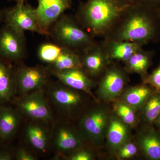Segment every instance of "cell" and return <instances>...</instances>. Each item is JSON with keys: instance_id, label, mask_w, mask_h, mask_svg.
<instances>
[{"instance_id": "6da1fadb", "label": "cell", "mask_w": 160, "mask_h": 160, "mask_svg": "<svg viewBox=\"0 0 160 160\" xmlns=\"http://www.w3.org/2000/svg\"><path fill=\"white\" fill-rule=\"evenodd\" d=\"M103 39L127 41L142 46L160 40L158 9L138 2L132 3L114 28Z\"/></svg>"}, {"instance_id": "7a4b0ae2", "label": "cell", "mask_w": 160, "mask_h": 160, "mask_svg": "<svg viewBox=\"0 0 160 160\" xmlns=\"http://www.w3.org/2000/svg\"><path fill=\"white\" fill-rule=\"evenodd\" d=\"M129 0H87L80 2L75 17L94 38H106L132 4Z\"/></svg>"}, {"instance_id": "3957f363", "label": "cell", "mask_w": 160, "mask_h": 160, "mask_svg": "<svg viewBox=\"0 0 160 160\" xmlns=\"http://www.w3.org/2000/svg\"><path fill=\"white\" fill-rule=\"evenodd\" d=\"M63 48L79 53L97 42L81 26L75 16L64 14L52 26L49 36Z\"/></svg>"}, {"instance_id": "277c9868", "label": "cell", "mask_w": 160, "mask_h": 160, "mask_svg": "<svg viewBox=\"0 0 160 160\" xmlns=\"http://www.w3.org/2000/svg\"><path fill=\"white\" fill-rule=\"evenodd\" d=\"M44 90L40 89L15 97L12 102L20 113L32 121L49 125L53 122L54 118Z\"/></svg>"}, {"instance_id": "5b68a950", "label": "cell", "mask_w": 160, "mask_h": 160, "mask_svg": "<svg viewBox=\"0 0 160 160\" xmlns=\"http://www.w3.org/2000/svg\"><path fill=\"white\" fill-rule=\"evenodd\" d=\"M27 54L25 32L4 24L0 27V57L18 64L22 62Z\"/></svg>"}, {"instance_id": "8992f818", "label": "cell", "mask_w": 160, "mask_h": 160, "mask_svg": "<svg viewBox=\"0 0 160 160\" xmlns=\"http://www.w3.org/2000/svg\"><path fill=\"white\" fill-rule=\"evenodd\" d=\"M13 7L5 8L3 23L21 32L30 31L42 35L36 9L26 0H18Z\"/></svg>"}, {"instance_id": "52a82bcc", "label": "cell", "mask_w": 160, "mask_h": 160, "mask_svg": "<svg viewBox=\"0 0 160 160\" xmlns=\"http://www.w3.org/2000/svg\"><path fill=\"white\" fill-rule=\"evenodd\" d=\"M15 67L17 94L20 96L32 92L46 89L50 82L49 73L46 67H29L22 63Z\"/></svg>"}, {"instance_id": "ba28073f", "label": "cell", "mask_w": 160, "mask_h": 160, "mask_svg": "<svg viewBox=\"0 0 160 160\" xmlns=\"http://www.w3.org/2000/svg\"><path fill=\"white\" fill-rule=\"evenodd\" d=\"M47 98L60 114L69 115L82 102V97L75 89L58 81L49 83L46 87Z\"/></svg>"}, {"instance_id": "9c48e42d", "label": "cell", "mask_w": 160, "mask_h": 160, "mask_svg": "<svg viewBox=\"0 0 160 160\" xmlns=\"http://www.w3.org/2000/svg\"><path fill=\"white\" fill-rule=\"evenodd\" d=\"M72 3V0H38L36 11L42 35L49 36L52 26L71 8Z\"/></svg>"}, {"instance_id": "30bf717a", "label": "cell", "mask_w": 160, "mask_h": 160, "mask_svg": "<svg viewBox=\"0 0 160 160\" xmlns=\"http://www.w3.org/2000/svg\"><path fill=\"white\" fill-rule=\"evenodd\" d=\"M82 143L79 135L66 125L59 124L52 133L51 145L56 158H66L69 152L79 149Z\"/></svg>"}, {"instance_id": "8fae6325", "label": "cell", "mask_w": 160, "mask_h": 160, "mask_svg": "<svg viewBox=\"0 0 160 160\" xmlns=\"http://www.w3.org/2000/svg\"><path fill=\"white\" fill-rule=\"evenodd\" d=\"M79 54L82 68L89 77L97 76L104 72L111 62L102 42H97Z\"/></svg>"}, {"instance_id": "7c38bea8", "label": "cell", "mask_w": 160, "mask_h": 160, "mask_svg": "<svg viewBox=\"0 0 160 160\" xmlns=\"http://www.w3.org/2000/svg\"><path fill=\"white\" fill-rule=\"evenodd\" d=\"M99 87L100 94L106 100L114 99L124 88L126 78L125 72L118 67H107Z\"/></svg>"}, {"instance_id": "4fadbf2b", "label": "cell", "mask_w": 160, "mask_h": 160, "mask_svg": "<svg viewBox=\"0 0 160 160\" xmlns=\"http://www.w3.org/2000/svg\"><path fill=\"white\" fill-rule=\"evenodd\" d=\"M17 94L15 67L0 57V106L12 102Z\"/></svg>"}, {"instance_id": "5bb4252c", "label": "cell", "mask_w": 160, "mask_h": 160, "mask_svg": "<svg viewBox=\"0 0 160 160\" xmlns=\"http://www.w3.org/2000/svg\"><path fill=\"white\" fill-rule=\"evenodd\" d=\"M66 86L76 90L92 95L91 89L94 82L82 68H75L50 73Z\"/></svg>"}, {"instance_id": "9a60e30c", "label": "cell", "mask_w": 160, "mask_h": 160, "mask_svg": "<svg viewBox=\"0 0 160 160\" xmlns=\"http://www.w3.org/2000/svg\"><path fill=\"white\" fill-rule=\"evenodd\" d=\"M107 116L102 110H95L85 115L80 122L82 133L87 138L96 141L102 137L106 129Z\"/></svg>"}, {"instance_id": "2e32d148", "label": "cell", "mask_w": 160, "mask_h": 160, "mask_svg": "<svg viewBox=\"0 0 160 160\" xmlns=\"http://www.w3.org/2000/svg\"><path fill=\"white\" fill-rule=\"evenodd\" d=\"M45 123L34 122L26 127V139L30 146L37 151L46 152L51 144L52 133Z\"/></svg>"}, {"instance_id": "e0dca14e", "label": "cell", "mask_w": 160, "mask_h": 160, "mask_svg": "<svg viewBox=\"0 0 160 160\" xmlns=\"http://www.w3.org/2000/svg\"><path fill=\"white\" fill-rule=\"evenodd\" d=\"M21 114L16 108L0 106V140L7 141L14 136L19 126Z\"/></svg>"}, {"instance_id": "ac0fdd59", "label": "cell", "mask_w": 160, "mask_h": 160, "mask_svg": "<svg viewBox=\"0 0 160 160\" xmlns=\"http://www.w3.org/2000/svg\"><path fill=\"white\" fill-rule=\"evenodd\" d=\"M110 61L126 62L136 51L143 48L138 43L127 41H101Z\"/></svg>"}, {"instance_id": "d6986e66", "label": "cell", "mask_w": 160, "mask_h": 160, "mask_svg": "<svg viewBox=\"0 0 160 160\" xmlns=\"http://www.w3.org/2000/svg\"><path fill=\"white\" fill-rule=\"evenodd\" d=\"M49 73L82 68L79 54L76 52L64 48L56 60L46 66Z\"/></svg>"}, {"instance_id": "ffe728a7", "label": "cell", "mask_w": 160, "mask_h": 160, "mask_svg": "<svg viewBox=\"0 0 160 160\" xmlns=\"http://www.w3.org/2000/svg\"><path fill=\"white\" fill-rule=\"evenodd\" d=\"M153 51H146L143 48L136 51L126 62L129 71L144 75L146 73L153 55Z\"/></svg>"}, {"instance_id": "44dd1931", "label": "cell", "mask_w": 160, "mask_h": 160, "mask_svg": "<svg viewBox=\"0 0 160 160\" xmlns=\"http://www.w3.org/2000/svg\"><path fill=\"white\" fill-rule=\"evenodd\" d=\"M128 134V129L124 123L119 120H112L107 133L109 145L113 148L121 147L127 139Z\"/></svg>"}, {"instance_id": "7402d4cb", "label": "cell", "mask_w": 160, "mask_h": 160, "mask_svg": "<svg viewBox=\"0 0 160 160\" xmlns=\"http://www.w3.org/2000/svg\"><path fill=\"white\" fill-rule=\"evenodd\" d=\"M63 49V47L55 42L42 43L38 49V57L40 61L49 65L56 60Z\"/></svg>"}, {"instance_id": "603a6c76", "label": "cell", "mask_w": 160, "mask_h": 160, "mask_svg": "<svg viewBox=\"0 0 160 160\" xmlns=\"http://www.w3.org/2000/svg\"><path fill=\"white\" fill-rule=\"evenodd\" d=\"M140 144L150 158L160 159V139L156 135L148 134L144 136L140 140Z\"/></svg>"}, {"instance_id": "cb8c5ba5", "label": "cell", "mask_w": 160, "mask_h": 160, "mask_svg": "<svg viewBox=\"0 0 160 160\" xmlns=\"http://www.w3.org/2000/svg\"><path fill=\"white\" fill-rule=\"evenodd\" d=\"M150 93V89L145 86H139L130 89L125 95V102L134 107L141 106Z\"/></svg>"}, {"instance_id": "d4e9b609", "label": "cell", "mask_w": 160, "mask_h": 160, "mask_svg": "<svg viewBox=\"0 0 160 160\" xmlns=\"http://www.w3.org/2000/svg\"><path fill=\"white\" fill-rule=\"evenodd\" d=\"M145 114L146 118L152 122L154 121L160 114V95L152 97L146 104Z\"/></svg>"}, {"instance_id": "484cf974", "label": "cell", "mask_w": 160, "mask_h": 160, "mask_svg": "<svg viewBox=\"0 0 160 160\" xmlns=\"http://www.w3.org/2000/svg\"><path fill=\"white\" fill-rule=\"evenodd\" d=\"M115 111L119 116L120 117L123 122L131 125L135 121V114L132 109L124 104H118L115 106Z\"/></svg>"}, {"instance_id": "4316f807", "label": "cell", "mask_w": 160, "mask_h": 160, "mask_svg": "<svg viewBox=\"0 0 160 160\" xmlns=\"http://www.w3.org/2000/svg\"><path fill=\"white\" fill-rule=\"evenodd\" d=\"M15 159L17 160H36V156L24 147H19L14 151Z\"/></svg>"}, {"instance_id": "83f0119b", "label": "cell", "mask_w": 160, "mask_h": 160, "mask_svg": "<svg viewBox=\"0 0 160 160\" xmlns=\"http://www.w3.org/2000/svg\"><path fill=\"white\" fill-rule=\"evenodd\" d=\"M137 151L135 145L132 143H128L122 146L120 150L119 156L122 158H129L136 154Z\"/></svg>"}, {"instance_id": "f1b7e54d", "label": "cell", "mask_w": 160, "mask_h": 160, "mask_svg": "<svg viewBox=\"0 0 160 160\" xmlns=\"http://www.w3.org/2000/svg\"><path fill=\"white\" fill-rule=\"evenodd\" d=\"M66 158L71 160H90L92 158V156L89 151L79 149Z\"/></svg>"}, {"instance_id": "f546056e", "label": "cell", "mask_w": 160, "mask_h": 160, "mask_svg": "<svg viewBox=\"0 0 160 160\" xmlns=\"http://www.w3.org/2000/svg\"><path fill=\"white\" fill-rule=\"evenodd\" d=\"M148 81L152 86L160 89V64L148 78Z\"/></svg>"}, {"instance_id": "4dcf8cb0", "label": "cell", "mask_w": 160, "mask_h": 160, "mask_svg": "<svg viewBox=\"0 0 160 160\" xmlns=\"http://www.w3.org/2000/svg\"><path fill=\"white\" fill-rule=\"evenodd\" d=\"M15 159L14 151L9 149H0V160Z\"/></svg>"}, {"instance_id": "1f68e13d", "label": "cell", "mask_w": 160, "mask_h": 160, "mask_svg": "<svg viewBox=\"0 0 160 160\" xmlns=\"http://www.w3.org/2000/svg\"><path fill=\"white\" fill-rule=\"evenodd\" d=\"M135 2L142 3L158 9L160 7V0H135Z\"/></svg>"}, {"instance_id": "d6a6232c", "label": "cell", "mask_w": 160, "mask_h": 160, "mask_svg": "<svg viewBox=\"0 0 160 160\" xmlns=\"http://www.w3.org/2000/svg\"><path fill=\"white\" fill-rule=\"evenodd\" d=\"M4 18V9H0V25L1 23H3Z\"/></svg>"}, {"instance_id": "836d02e7", "label": "cell", "mask_w": 160, "mask_h": 160, "mask_svg": "<svg viewBox=\"0 0 160 160\" xmlns=\"http://www.w3.org/2000/svg\"><path fill=\"white\" fill-rule=\"evenodd\" d=\"M129 1L132 3H135V0H129Z\"/></svg>"}, {"instance_id": "e575fe53", "label": "cell", "mask_w": 160, "mask_h": 160, "mask_svg": "<svg viewBox=\"0 0 160 160\" xmlns=\"http://www.w3.org/2000/svg\"><path fill=\"white\" fill-rule=\"evenodd\" d=\"M18 1V0H9V1H10V2H11V1H15V2H17Z\"/></svg>"}, {"instance_id": "d590c367", "label": "cell", "mask_w": 160, "mask_h": 160, "mask_svg": "<svg viewBox=\"0 0 160 160\" xmlns=\"http://www.w3.org/2000/svg\"><path fill=\"white\" fill-rule=\"evenodd\" d=\"M158 11H159V14H160V7L159 8Z\"/></svg>"}, {"instance_id": "8d00e7d4", "label": "cell", "mask_w": 160, "mask_h": 160, "mask_svg": "<svg viewBox=\"0 0 160 160\" xmlns=\"http://www.w3.org/2000/svg\"></svg>"}]
</instances>
